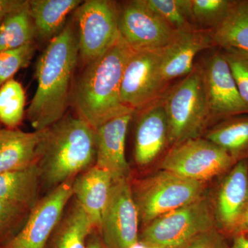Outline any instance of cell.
<instances>
[{
	"label": "cell",
	"mask_w": 248,
	"mask_h": 248,
	"mask_svg": "<svg viewBox=\"0 0 248 248\" xmlns=\"http://www.w3.org/2000/svg\"><path fill=\"white\" fill-rule=\"evenodd\" d=\"M74 19L48 42L36 64L37 89L27 110V119L35 131L56 123L71 102L73 81L79 59Z\"/></svg>",
	"instance_id": "1"
},
{
	"label": "cell",
	"mask_w": 248,
	"mask_h": 248,
	"mask_svg": "<svg viewBox=\"0 0 248 248\" xmlns=\"http://www.w3.org/2000/svg\"><path fill=\"white\" fill-rule=\"evenodd\" d=\"M40 133L36 163L46 188L53 190L94 166L95 129L79 117L65 115Z\"/></svg>",
	"instance_id": "2"
},
{
	"label": "cell",
	"mask_w": 248,
	"mask_h": 248,
	"mask_svg": "<svg viewBox=\"0 0 248 248\" xmlns=\"http://www.w3.org/2000/svg\"><path fill=\"white\" fill-rule=\"evenodd\" d=\"M133 53L122 37L108 50L85 66L73 88L71 102L78 117L97 129L107 122L135 110L121 100L125 64Z\"/></svg>",
	"instance_id": "3"
},
{
	"label": "cell",
	"mask_w": 248,
	"mask_h": 248,
	"mask_svg": "<svg viewBox=\"0 0 248 248\" xmlns=\"http://www.w3.org/2000/svg\"><path fill=\"white\" fill-rule=\"evenodd\" d=\"M169 128V144L198 138L210 118L201 66H196L168 94L164 104Z\"/></svg>",
	"instance_id": "4"
},
{
	"label": "cell",
	"mask_w": 248,
	"mask_h": 248,
	"mask_svg": "<svg viewBox=\"0 0 248 248\" xmlns=\"http://www.w3.org/2000/svg\"><path fill=\"white\" fill-rule=\"evenodd\" d=\"M205 183L161 170L132 187L140 220L148 225L155 218L200 200Z\"/></svg>",
	"instance_id": "5"
},
{
	"label": "cell",
	"mask_w": 248,
	"mask_h": 248,
	"mask_svg": "<svg viewBox=\"0 0 248 248\" xmlns=\"http://www.w3.org/2000/svg\"><path fill=\"white\" fill-rule=\"evenodd\" d=\"M217 228L213 210L203 197L155 218L139 241L152 247L181 248L196 236Z\"/></svg>",
	"instance_id": "6"
},
{
	"label": "cell",
	"mask_w": 248,
	"mask_h": 248,
	"mask_svg": "<svg viewBox=\"0 0 248 248\" xmlns=\"http://www.w3.org/2000/svg\"><path fill=\"white\" fill-rule=\"evenodd\" d=\"M119 10L110 0H86L74 11L79 59L85 66L107 53L118 39Z\"/></svg>",
	"instance_id": "7"
},
{
	"label": "cell",
	"mask_w": 248,
	"mask_h": 248,
	"mask_svg": "<svg viewBox=\"0 0 248 248\" xmlns=\"http://www.w3.org/2000/svg\"><path fill=\"white\" fill-rule=\"evenodd\" d=\"M236 162L223 148L206 139L198 138L172 146L160 169L205 183L228 172Z\"/></svg>",
	"instance_id": "8"
},
{
	"label": "cell",
	"mask_w": 248,
	"mask_h": 248,
	"mask_svg": "<svg viewBox=\"0 0 248 248\" xmlns=\"http://www.w3.org/2000/svg\"><path fill=\"white\" fill-rule=\"evenodd\" d=\"M75 179L63 183L40 199L24 226L0 248H46L73 197Z\"/></svg>",
	"instance_id": "9"
},
{
	"label": "cell",
	"mask_w": 248,
	"mask_h": 248,
	"mask_svg": "<svg viewBox=\"0 0 248 248\" xmlns=\"http://www.w3.org/2000/svg\"><path fill=\"white\" fill-rule=\"evenodd\" d=\"M119 31L134 52L159 51L169 45L177 32L144 0L128 1L120 8Z\"/></svg>",
	"instance_id": "10"
},
{
	"label": "cell",
	"mask_w": 248,
	"mask_h": 248,
	"mask_svg": "<svg viewBox=\"0 0 248 248\" xmlns=\"http://www.w3.org/2000/svg\"><path fill=\"white\" fill-rule=\"evenodd\" d=\"M140 216L128 179L114 182L99 234L107 248H133L139 243Z\"/></svg>",
	"instance_id": "11"
},
{
	"label": "cell",
	"mask_w": 248,
	"mask_h": 248,
	"mask_svg": "<svg viewBox=\"0 0 248 248\" xmlns=\"http://www.w3.org/2000/svg\"><path fill=\"white\" fill-rule=\"evenodd\" d=\"M159 51L134 52L124 68L121 84V100L136 110L154 100L164 87Z\"/></svg>",
	"instance_id": "12"
},
{
	"label": "cell",
	"mask_w": 248,
	"mask_h": 248,
	"mask_svg": "<svg viewBox=\"0 0 248 248\" xmlns=\"http://www.w3.org/2000/svg\"><path fill=\"white\" fill-rule=\"evenodd\" d=\"M209 109L213 116L248 113L223 52L209 57L201 66Z\"/></svg>",
	"instance_id": "13"
},
{
	"label": "cell",
	"mask_w": 248,
	"mask_h": 248,
	"mask_svg": "<svg viewBox=\"0 0 248 248\" xmlns=\"http://www.w3.org/2000/svg\"><path fill=\"white\" fill-rule=\"evenodd\" d=\"M248 202V164L242 159L228 171L217 192L213 213L221 232L234 236Z\"/></svg>",
	"instance_id": "14"
},
{
	"label": "cell",
	"mask_w": 248,
	"mask_h": 248,
	"mask_svg": "<svg viewBox=\"0 0 248 248\" xmlns=\"http://www.w3.org/2000/svg\"><path fill=\"white\" fill-rule=\"evenodd\" d=\"M134 112L112 119L96 129L94 166L110 173L113 182L128 179L130 166L125 154V139Z\"/></svg>",
	"instance_id": "15"
},
{
	"label": "cell",
	"mask_w": 248,
	"mask_h": 248,
	"mask_svg": "<svg viewBox=\"0 0 248 248\" xmlns=\"http://www.w3.org/2000/svg\"><path fill=\"white\" fill-rule=\"evenodd\" d=\"M210 31L177 32L173 40L159 50L161 78L164 86L171 80L187 76L193 71L194 60L200 52L213 45Z\"/></svg>",
	"instance_id": "16"
},
{
	"label": "cell",
	"mask_w": 248,
	"mask_h": 248,
	"mask_svg": "<svg viewBox=\"0 0 248 248\" xmlns=\"http://www.w3.org/2000/svg\"><path fill=\"white\" fill-rule=\"evenodd\" d=\"M169 143L167 117L163 104L148 107L139 117L135 130V159L141 167L153 163Z\"/></svg>",
	"instance_id": "17"
},
{
	"label": "cell",
	"mask_w": 248,
	"mask_h": 248,
	"mask_svg": "<svg viewBox=\"0 0 248 248\" xmlns=\"http://www.w3.org/2000/svg\"><path fill=\"white\" fill-rule=\"evenodd\" d=\"M113 182L110 173L94 165L73 181V197L84 209L94 231L98 232Z\"/></svg>",
	"instance_id": "18"
},
{
	"label": "cell",
	"mask_w": 248,
	"mask_h": 248,
	"mask_svg": "<svg viewBox=\"0 0 248 248\" xmlns=\"http://www.w3.org/2000/svg\"><path fill=\"white\" fill-rule=\"evenodd\" d=\"M81 0H29V9L37 37L50 42L66 26Z\"/></svg>",
	"instance_id": "19"
},
{
	"label": "cell",
	"mask_w": 248,
	"mask_h": 248,
	"mask_svg": "<svg viewBox=\"0 0 248 248\" xmlns=\"http://www.w3.org/2000/svg\"><path fill=\"white\" fill-rule=\"evenodd\" d=\"M40 131L26 133L17 129H5L0 148V174L18 170L37 164Z\"/></svg>",
	"instance_id": "20"
},
{
	"label": "cell",
	"mask_w": 248,
	"mask_h": 248,
	"mask_svg": "<svg viewBox=\"0 0 248 248\" xmlns=\"http://www.w3.org/2000/svg\"><path fill=\"white\" fill-rule=\"evenodd\" d=\"M40 171L37 164L0 174V200L20 204L31 210L39 202Z\"/></svg>",
	"instance_id": "21"
},
{
	"label": "cell",
	"mask_w": 248,
	"mask_h": 248,
	"mask_svg": "<svg viewBox=\"0 0 248 248\" xmlns=\"http://www.w3.org/2000/svg\"><path fill=\"white\" fill-rule=\"evenodd\" d=\"M93 231L84 209L74 199L63 214L46 248H87L88 240Z\"/></svg>",
	"instance_id": "22"
},
{
	"label": "cell",
	"mask_w": 248,
	"mask_h": 248,
	"mask_svg": "<svg viewBox=\"0 0 248 248\" xmlns=\"http://www.w3.org/2000/svg\"><path fill=\"white\" fill-rule=\"evenodd\" d=\"M210 32L213 43L224 50L248 53V0L233 1L226 16Z\"/></svg>",
	"instance_id": "23"
},
{
	"label": "cell",
	"mask_w": 248,
	"mask_h": 248,
	"mask_svg": "<svg viewBox=\"0 0 248 248\" xmlns=\"http://www.w3.org/2000/svg\"><path fill=\"white\" fill-rule=\"evenodd\" d=\"M205 139L225 150L236 161L248 153V115L232 118L210 130Z\"/></svg>",
	"instance_id": "24"
},
{
	"label": "cell",
	"mask_w": 248,
	"mask_h": 248,
	"mask_svg": "<svg viewBox=\"0 0 248 248\" xmlns=\"http://www.w3.org/2000/svg\"><path fill=\"white\" fill-rule=\"evenodd\" d=\"M36 31L30 16L29 0L7 16L0 24V52L35 42Z\"/></svg>",
	"instance_id": "25"
},
{
	"label": "cell",
	"mask_w": 248,
	"mask_h": 248,
	"mask_svg": "<svg viewBox=\"0 0 248 248\" xmlns=\"http://www.w3.org/2000/svg\"><path fill=\"white\" fill-rule=\"evenodd\" d=\"M144 1L152 10L177 32L197 30L192 14V0Z\"/></svg>",
	"instance_id": "26"
},
{
	"label": "cell",
	"mask_w": 248,
	"mask_h": 248,
	"mask_svg": "<svg viewBox=\"0 0 248 248\" xmlns=\"http://www.w3.org/2000/svg\"><path fill=\"white\" fill-rule=\"evenodd\" d=\"M26 96L22 84L10 79L0 87V122L9 129L20 124L25 110Z\"/></svg>",
	"instance_id": "27"
},
{
	"label": "cell",
	"mask_w": 248,
	"mask_h": 248,
	"mask_svg": "<svg viewBox=\"0 0 248 248\" xmlns=\"http://www.w3.org/2000/svg\"><path fill=\"white\" fill-rule=\"evenodd\" d=\"M233 1L228 0H192V14L199 30L210 31L221 22Z\"/></svg>",
	"instance_id": "28"
},
{
	"label": "cell",
	"mask_w": 248,
	"mask_h": 248,
	"mask_svg": "<svg viewBox=\"0 0 248 248\" xmlns=\"http://www.w3.org/2000/svg\"><path fill=\"white\" fill-rule=\"evenodd\" d=\"M35 42L19 48L0 52V87L22 68L29 66L35 55Z\"/></svg>",
	"instance_id": "29"
},
{
	"label": "cell",
	"mask_w": 248,
	"mask_h": 248,
	"mask_svg": "<svg viewBox=\"0 0 248 248\" xmlns=\"http://www.w3.org/2000/svg\"><path fill=\"white\" fill-rule=\"evenodd\" d=\"M30 211L20 204L0 200V246L14 236V230L27 218Z\"/></svg>",
	"instance_id": "30"
},
{
	"label": "cell",
	"mask_w": 248,
	"mask_h": 248,
	"mask_svg": "<svg viewBox=\"0 0 248 248\" xmlns=\"http://www.w3.org/2000/svg\"><path fill=\"white\" fill-rule=\"evenodd\" d=\"M223 53L240 95L248 106V53L234 49L224 50Z\"/></svg>",
	"instance_id": "31"
},
{
	"label": "cell",
	"mask_w": 248,
	"mask_h": 248,
	"mask_svg": "<svg viewBox=\"0 0 248 248\" xmlns=\"http://www.w3.org/2000/svg\"><path fill=\"white\" fill-rule=\"evenodd\" d=\"M181 248H231L227 244L224 236L217 228L204 232Z\"/></svg>",
	"instance_id": "32"
},
{
	"label": "cell",
	"mask_w": 248,
	"mask_h": 248,
	"mask_svg": "<svg viewBox=\"0 0 248 248\" xmlns=\"http://www.w3.org/2000/svg\"><path fill=\"white\" fill-rule=\"evenodd\" d=\"M27 0H0V24L11 13L22 7Z\"/></svg>",
	"instance_id": "33"
},
{
	"label": "cell",
	"mask_w": 248,
	"mask_h": 248,
	"mask_svg": "<svg viewBox=\"0 0 248 248\" xmlns=\"http://www.w3.org/2000/svg\"><path fill=\"white\" fill-rule=\"evenodd\" d=\"M248 234V202L240 217L239 223L235 231L234 237L239 235Z\"/></svg>",
	"instance_id": "34"
},
{
	"label": "cell",
	"mask_w": 248,
	"mask_h": 248,
	"mask_svg": "<svg viewBox=\"0 0 248 248\" xmlns=\"http://www.w3.org/2000/svg\"><path fill=\"white\" fill-rule=\"evenodd\" d=\"M87 248H107L104 246L100 235L96 231H93L88 240Z\"/></svg>",
	"instance_id": "35"
},
{
	"label": "cell",
	"mask_w": 248,
	"mask_h": 248,
	"mask_svg": "<svg viewBox=\"0 0 248 248\" xmlns=\"http://www.w3.org/2000/svg\"><path fill=\"white\" fill-rule=\"evenodd\" d=\"M231 248H248V239L244 235L235 236Z\"/></svg>",
	"instance_id": "36"
},
{
	"label": "cell",
	"mask_w": 248,
	"mask_h": 248,
	"mask_svg": "<svg viewBox=\"0 0 248 248\" xmlns=\"http://www.w3.org/2000/svg\"><path fill=\"white\" fill-rule=\"evenodd\" d=\"M4 135L5 129L0 128V148H1L3 141H4Z\"/></svg>",
	"instance_id": "37"
},
{
	"label": "cell",
	"mask_w": 248,
	"mask_h": 248,
	"mask_svg": "<svg viewBox=\"0 0 248 248\" xmlns=\"http://www.w3.org/2000/svg\"><path fill=\"white\" fill-rule=\"evenodd\" d=\"M133 248H157V247H152V246H146V245L141 244L139 241L138 244L135 246Z\"/></svg>",
	"instance_id": "38"
},
{
	"label": "cell",
	"mask_w": 248,
	"mask_h": 248,
	"mask_svg": "<svg viewBox=\"0 0 248 248\" xmlns=\"http://www.w3.org/2000/svg\"><path fill=\"white\" fill-rule=\"evenodd\" d=\"M244 236H246V237H247V238H248V234H246V235H244Z\"/></svg>",
	"instance_id": "39"
}]
</instances>
